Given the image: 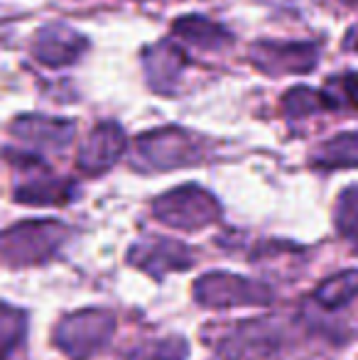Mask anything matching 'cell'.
Here are the masks:
<instances>
[{
    "instance_id": "cell-5",
    "label": "cell",
    "mask_w": 358,
    "mask_h": 360,
    "mask_svg": "<svg viewBox=\"0 0 358 360\" xmlns=\"http://www.w3.org/2000/svg\"><path fill=\"white\" fill-rule=\"evenodd\" d=\"M138 157L150 169H174V167L194 165L201 160V145L196 138L177 128L153 130L138 138Z\"/></svg>"
},
{
    "instance_id": "cell-16",
    "label": "cell",
    "mask_w": 358,
    "mask_h": 360,
    "mask_svg": "<svg viewBox=\"0 0 358 360\" xmlns=\"http://www.w3.org/2000/svg\"><path fill=\"white\" fill-rule=\"evenodd\" d=\"M145 64H148V74L153 79V84L158 89H170L172 81L177 79V74L181 72V67L186 64L184 52L172 44H158L153 52H148L145 57Z\"/></svg>"
},
{
    "instance_id": "cell-4",
    "label": "cell",
    "mask_w": 358,
    "mask_h": 360,
    "mask_svg": "<svg viewBox=\"0 0 358 360\" xmlns=\"http://www.w3.org/2000/svg\"><path fill=\"white\" fill-rule=\"evenodd\" d=\"M196 304L206 309H234V307H258L272 302V289L265 282L231 272H209L199 277L194 285Z\"/></svg>"
},
{
    "instance_id": "cell-10",
    "label": "cell",
    "mask_w": 358,
    "mask_h": 360,
    "mask_svg": "<svg viewBox=\"0 0 358 360\" xmlns=\"http://www.w3.org/2000/svg\"><path fill=\"white\" fill-rule=\"evenodd\" d=\"M32 49L34 57L47 67H67L79 59L84 49V39L82 34L64 27V25H49L37 34Z\"/></svg>"
},
{
    "instance_id": "cell-3",
    "label": "cell",
    "mask_w": 358,
    "mask_h": 360,
    "mask_svg": "<svg viewBox=\"0 0 358 360\" xmlns=\"http://www.w3.org/2000/svg\"><path fill=\"white\" fill-rule=\"evenodd\" d=\"M155 216L179 231H199L221 218V206L206 189L184 184L162 194L153 204Z\"/></svg>"
},
{
    "instance_id": "cell-21",
    "label": "cell",
    "mask_w": 358,
    "mask_h": 360,
    "mask_svg": "<svg viewBox=\"0 0 358 360\" xmlns=\"http://www.w3.org/2000/svg\"><path fill=\"white\" fill-rule=\"evenodd\" d=\"M145 360H186V346L177 338L162 341Z\"/></svg>"
},
{
    "instance_id": "cell-13",
    "label": "cell",
    "mask_w": 358,
    "mask_h": 360,
    "mask_svg": "<svg viewBox=\"0 0 358 360\" xmlns=\"http://www.w3.org/2000/svg\"><path fill=\"white\" fill-rule=\"evenodd\" d=\"M172 30L177 37L189 39L191 44L201 49H219L231 42V34L219 22H211V20L199 18V15H186V18L177 20Z\"/></svg>"
},
{
    "instance_id": "cell-22",
    "label": "cell",
    "mask_w": 358,
    "mask_h": 360,
    "mask_svg": "<svg viewBox=\"0 0 358 360\" xmlns=\"http://www.w3.org/2000/svg\"><path fill=\"white\" fill-rule=\"evenodd\" d=\"M344 3H349V5H358V0H344Z\"/></svg>"
},
{
    "instance_id": "cell-7",
    "label": "cell",
    "mask_w": 358,
    "mask_h": 360,
    "mask_svg": "<svg viewBox=\"0 0 358 360\" xmlns=\"http://www.w3.org/2000/svg\"><path fill=\"white\" fill-rule=\"evenodd\" d=\"M277 346H280V328L270 319H260V321H243L231 333H226L219 353L224 360H243L268 356Z\"/></svg>"
},
{
    "instance_id": "cell-1",
    "label": "cell",
    "mask_w": 358,
    "mask_h": 360,
    "mask_svg": "<svg viewBox=\"0 0 358 360\" xmlns=\"http://www.w3.org/2000/svg\"><path fill=\"white\" fill-rule=\"evenodd\" d=\"M69 228L54 218H32L0 231V262L8 267L39 265L57 255Z\"/></svg>"
},
{
    "instance_id": "cell-8",
    "label": "cell",
    "mask_w": 358,
    "mask_h": 360,
    "mask_svg": "<svg viewBox=\"0 0 358 360\" xmlns=\"http://www.w3.org/2000/svg\"><path fill=\"white\" fill-rule=\"evenodd\" d=\"M125 150V135L115 123H103L94 128L79 152V169L89 176L103 174L118 162Z\"/></svg>"
},
{
    "instance_id": "cell-12",
    "label": "cell",
    "mask_w": 358,
    "mask_h": 360,
    "mask_svg": "<svg viewBox=\"0 0 358 360\" xmlns=\"http://www.w3.org/2000/svg\"><path fill=\"white\" fill-rule=\"evenodd\" d=\"M13 133L25 143L44 147V150H59V147L69 145V140L74 138V125L69 120L23 115V118L15 120Z\"/></svg>"
},
{
    "instance_id": "cell-15",
    "label": "cell",
    "mask_w": 358,
    "mask_h": 360,
    "mask_svg": "<svg viewBox=\"0 0 358 360\" xmlns=\"http://www.w3.org/2000/svg\"><path fill=\"white\" fill-rule=\"evenodd\" d=\"M314 165L319 169H349L358 167V135L341 133L317 150Z\"/></svg>"
},
{
    "instance_id": "cell-9",
    "label": "cell",
    "mask_w": 358,
    "mask_h": 360,
    "mask_svg": "<svg viewBox=\"0 0 358 360\" xmlns=\"http://www.w3.org/2000/svg\"><path fill=\"white\" fill-rule=\"evenodd\" d=\"M253 54L255 64L268 74H305L317 64L312 44H258Z\"/></svg>"
},
{
    "instance_id": "cell-20",
    "label": "cell",
    "mask_w": 358,
    "mask_h": 360,
    "mask_svg": "<svg viewBox=\"0 0 358 360\" xmlns=\"http://www.w3.org/2000/svg\"><path fill=\"white\" fill-rule=\"evenodd\" d=\"M331 84L339 89V98L346 101V103L354 105V108L358 110V72L356 74H346V76H341V79H331ZM339 98L331 101V108H336Z\"/></svg>"
},
{
    "instance_id": "cell-11",
    "label": "cell",
    "mask_w": 358,
    "mask_h": 360,
    "mask_svg": "<svg viewBox=\"0 0 358 360\" xmlns=\"http://www.w3.org/2000/svg\"><path fill=\"white\" fill-rule=\"evenodd\" d=\"M74 196V184L67 179H57L49 174L44 165L34 167V176L27 179L23 186H18L15 199L18 204L30 206H54V204H69Z\"/></svg>"
},
{
    "instance_id": "cell-14",
    "label": "cell",
    "mask_w": 358,
    "mask_h": 360,
    "mask_svg": "<svg viewBox=\"0 0 358 360\" xmlns=\"http://www.w3.org/2000/svg\"><path fill=\"white\" fill-rule=\"evenodd\" d=\"M358 297V270H344L324 280L314 289V304L324 311L344 309L351 299Z\"/></svg>"
},
{
    "instance_id": "cell-18",
    "label": "cell",
    "mask_w": 358,
    "mask_h": 360,
    "mask_svg": "<svg viewBox=\"0 0 358 360\" xmlns=\"http://www.w3.org/2000/svg\"><path fill=\"white\" fill-rule=\"evenodd\" d=\"M25 336V316L0 304V356L10 353Z\"/></svg>"
},
{
    "instance_id": "cell-6",
    "label": "cell",
    "mask_w": 358,
    "mask_h": 360,
    "mask_svg": "<svg viewBox=\"0 0 358 360\" xmlns=\"http://www.w3.org/2000/svg\"><path fill=\"white\" fill-rule=\"evenodd\" d=\"M130 262L153 277L184 272L194 265V252L172 238H145L130 248Z\"/></svg>"
},
{
    "instance_id": "cell-19",
    "label": "cell",
    "mask_w": 358,
    "mask_h": 360,
    "mask_svg": "<svg viewBox=\"0 0 358 360\" xmlns=\"http://www.w3.org/2000/svg\"><path fill=\"white\" fill-rule=\"evenodd\" d=\"M282 105H285L287 115H309L319 108H329L324 94H317L312 89H292L282 98Z\"/></svg>"
},
{
    "instance_id": "cell-2",
    "label": "cell",
    "mask_w": 358,
    "mask_h": 360,
    "mask_svg": "<svg viewBox=\"0 0 358 360\" xmlns=\"http://www.w3.org/2000/svg\"><path fill=\"white\" fill-rule=\"evenodd\" d=\"M115 331L113 314L103 309H84L69 314L54 328V346L72 360H89L108 343Z\"/></svg>"
},
{
    "instance_id": "cell-17",
    "label": "cell",
    "mask_w": 358,
    "mask_h": 360,
    "mask_svg": "<svg viewBox=\"0 0 358 360\" xmlns=\"http://www.w3.org/2000/svg\"><path fill=\"white\" fill-rule=\"evenodd\" d=\"M336 228L344 238L358 243V186H351L336 204Z\"/></svg>"
}]
</instances>
